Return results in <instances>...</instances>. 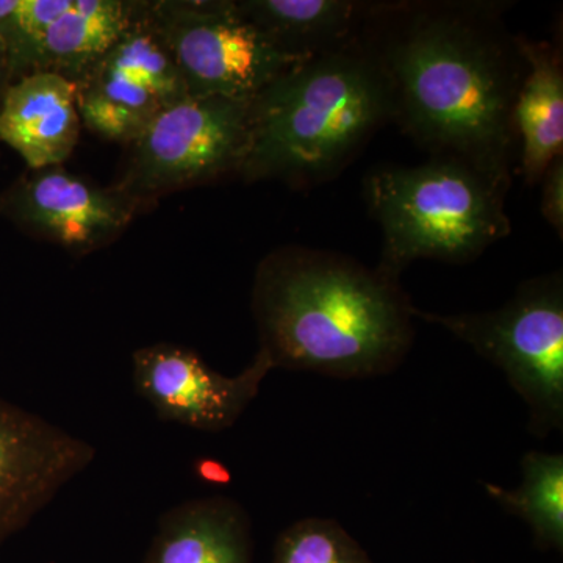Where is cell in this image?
<instances>
[{"label": "cell", "instance_id": "cell-1", "mask_svg": "<svg viewBox=\"0 0 563 563\" xmlns=\"http://www.w3.org/2000/svg\"><path fill=\"white\" fill-rule=\"evenodd\" d=\"M503 11L495 2L372 3L358 41L387 80L391 121L435 157L510 187L528 62Z\"/></svg>", "mask_w": 563, "mask_h": 563}, {"label": "cell", "instance_id": "cell-2", "mask_svg": "<svg viewBox=\"0 0 563 563\" xmlns=\"http://www.w3.org/2000/svg\"><path fill=\"white\" fill-rule=\"evenodd\" d=\"M399 279L335 252L287 246L258 265L252 313L273 369L335 379L385 376L415 339Z\"/></svg>", "mask_w": 563, "mask_h": 563}, {"label": "cell", "instance_id": "cell-3", "mask_svg": "<svg viewBox=\"0 0 563 563\" xmlns=\"http://www.w3.org/2000/svg\"><path fill=\"white\" fill-rule=\"evenodd\" d=\"M390 120L387 80L357 38L298 63L252 101L250 152L239 176L321 184Z\"/></svg>", "mask_w": 563, "mask_h": 563}, {"label": "cell", "instance_id": "cell-4", "mask_svg": "<svg viewBox=\"0 0 563 563\" xmlns=\"http://www.w3.org/2000/svg\"><path fill=\"white\" fill-rule=\"evenodd\" d=\"M509 187L454 157L384 166L365 179V198L383 231L377 269L399 279L415 261L463 263L510 233Z\"/></svg>", "mask_w": 563, "mask_h": 563}, {"label": "cell", "instance_id": "cell-5", "mask_svg": "<svg viewBox=\"0 0 563 563\" xmlns=\"http://www.w3.org/2000/svg\"><path fill=\"white\" fill-rule=\"evenodd\" d=\"M413 317L440 325L498 366L529 410V431L548 437L563 426V280L554 272L525 282L490 312L440 314L413 306Z\"/></svg>", "mask_w": 563, "mask_h": 563}, {"label": "cell", "instance_id": "cell-6", "mask_svg": "<svg viewBox=\"0 0 563 563\" xmlns=\"http://www.w3.org/2000/svg\"><path fill=\"white\" fill-rule=\"evenodd\" d=\"M252 101L185 96L129 143L113 190L140 211L163 196L240 174L251 144Z\"/></svg>", "mask_w": 563, "mask_h": 563}, {"label": "cell", "instance_id": "cell-7", "mask_svg": "<svg viewBox=\"0 0 563 563\" xmlns=\"http://www.w3.org/2000/svg\"><path fill=\"white\" fill-rule=\"evenodd\" d=\"M144 3L190 96L254 101L277 77L303 62L258 31L236 0Z\"/></svg>", "mask_w": 563, "mask_h": 563}, {"label": "cell", "instance_id": "cell-8", "mask_svg": "<svg viewBox=\"0 0 563 563\" xmlns=\"http://www.w3.org/2000/svg\"><path fill=\"white\" fill-rule=\"evenodd\" d=\"M77 87L81 125L122 144L139 139L158 113L188 96L144 2L131 27Z\"/></svg>", "mask_w": 563, "mask_h": 563}, {"label": "cell", "instance_id": "cell-9", "mask_svg": "<svg viewBox=\"0 0 563 563\" xmlns=\"http://www.w3.org/2000/svg\"><path fill=\"white\" fill-rule=\"evenodd\" d=\"M139 211L113 188L99 187L63 165L27 169L0 192L3 220L76 257L117 242Z\"/></svg>", "mask_w": 563, "mask_h": 563}, {"label": "cell", "instance_id": "cell-10", "mask_svg": "<svg viewBox=\"0 0 563 563\" xmlns=\"http://www.w3.org/2000/svg\"><path fill=\"white\" fill-rule=\"evenodd\" d=\"M133 385L161 420L202 432L232 428L274 372L263 352L236 376L214 372L195 351L155 343L133 352Z\"/></svg>", "mask_w": 563, "mask_h": 563}, {"label": "cell", "instance_id": "cell-11", "mask_svg": "<svg viewBox=\"0 0 563 563\" xmlns=\"http://www.w3.org/2000/svg\"><path fill=\"white\" fill-rule=\"evenodd\" d=\"M91 443L0 396V544L95 462Z\"/></svg>", "mask_w": 563, "mask_h": 563}, {"label": "cell", "instance_id": "cell-12", "mask_svg": "<svg viewBox=\"0 0 563 563\" xmlns=\"http://www.w3.org/2000/svg\"><path fill=\"white\" fill-rule=\"evenodd\" d=\"M79 87L52 73L14 80L0 106V143L20 154L27 169L65 165L79 143Z\"/></svg>", "mask_w": 563, "mask_h": 563}, {"label": "cell", "instance_id": "cell-13", "mask_svg": "<svg viewBox=\"0 0 563 563\" xmlns=\"http://www.w3.org/2000/svg\"><path fill=\"white\" fill-rule=\"evenodd\" d=\"M252 523L228 496H207L166 510L143 563H252Z\"/></svg>", "mask_w": 563, "mask_h": 563}, {"label": "cell", "instance_id": "cell-14", "mask_svg": "<svg viewBox=\"0 0 563 563\" xmlns=\"http://www.w3.org/2000/svg\"><path fill=\"white\" fill-rule=\"evenodd\" d=\"M521 47L526 73L514 107L520 146V173L526 184L542 181L548 166L563 155V58L561 41L526 40Z\"/></svg>", "mask_w": 563, "mask_h": 563}, {"label": "cell", "instance_id": "cell-15", "mask_svg": "<svg viewBox=\"0 0 563 563\" xmlns=\"http://www.w3.org/2000/svg\"><path fill=\"white\" fill-rule=\"evenodd\" d=\"M140 2L66 0L33 54L31 74L52 73L79 85L131 27Z\"/></svg>", "mask_w": 563, "mask_h": 563}, {"label": "cell", "instance_id": "cell-16", "mask_svg": "<svg viewBox=\"0 0 563 563\" xmlns=\"http://www.w3.org/2000/svg\"><path fill=\"white\" fill-rule=\"evenodd\" d=\"M236 5L282 52L298 60H309L357 41L372 3L350 0H236Z\"/></svg>", "mask_w": 563, "mask_h": 563}, {"label": "cell", "instance_id": "cell-17", "mask_svg": "<svg viewBox=\"0 0 563 563\" xmlns=\"http://www.w3.org/2000/svg\"><path fill=\"white\" fill-rule=\"evenodd\" d=\"M523 481L515 490L485 484L488 496L507 514L529 525L536 547L563 550V455L529 451L521 459Z\"/></svg>", "mask_w": 563, "mask_h": 563}, {"label": "cell", "instance_id": "cell-18", "mask_svg": "<svg viewBox=\"0 0 563 563\" xmlns=\"http://www.w3.org/2000/svg\"><path fill=\"white\" fill-rule=\"evenodd\" d=\"M272 563H374L343 526L328 518H306L277 537Z\"/></svg>", "mask_w": 563, "mask_h": 563}, {"label": "cell", "instance_id": "cell-19", "mask_svg": "<svg viewBox=\"0 0 563 563\" xmlns=\"http://www.w3.org/2000/svg\"><path fill=\"white\" fill-rule=\"evenodd\" d=\"M542 214L551 228L563 236V155L554 158L543 176Z\"/></svg>", "mask_w": 563, "mask_h": 563}, {"label": "cell", "instance_id": "cell-20", "mask_svg": "<svg viewBox=\"0 0 563 563\" xmlns=\"http://www.w3.org/2000/svg\"><path fill=\"white\" fill-rule=\"evenodd\" d=\"M10 84L9 60H7L5 51H3L2 43H0V106H2L3 96H5L7 88L10 87Z\"/></svg>", "mask_w": 563, "mask_h": 563}, {"label": "cell", "instance_id": "cell-21", "mask_svg": "<svg viewBox=\"0 0 563 563\" xmlns=\"http://www.w3.org/2000/svg\"><path fill=\"white\" fill-rule=\"evenodd\" d=\"M18 0H0V27L9 20L11 13L16 10Z\"/></svg>", "mask_w": 563, "mask_h": 563}]
</instances>
